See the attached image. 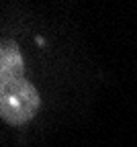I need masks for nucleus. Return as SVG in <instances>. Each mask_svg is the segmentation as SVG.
Masks as SVG:
<instances>
[{
  "instance_id": "1",
  "label": "nucleus",
  "mask_w": 137,
  "mask_h": 147,
  "mask_svg": "<svg viewBox=\"0 0 137 147\" xmlns=\"http://www.w3.org/2000/svg\"><path fill=\"white\" fill-rule=\"evenodd\" d=\"M25 63L16 43L4 41L0 49V117L8 125L29 123L39 106L37 88L23 78Z\"/></svg>"
}]
</instances>
